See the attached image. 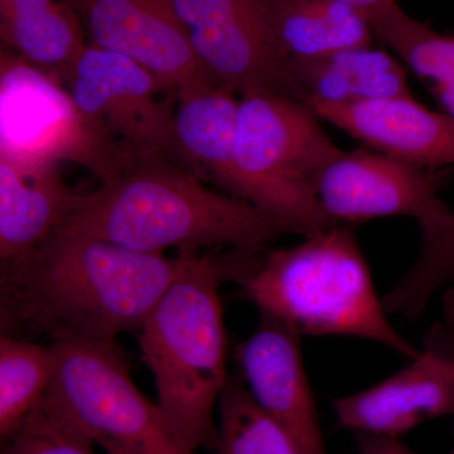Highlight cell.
I'll return each mask as SVG.
<instances>
[{
  "label": "cell",
  "instance_id": "1",
  "mask_svg": "<svg viewBox=\"0 0 454 454\" xmlns=\"http://www.w3.org/2000/svg\"><path fill=\"white\" fill-rule=\"evenodd\" d=\"M187 256L136 252L59 230L22 258L3 262L2 333L116 343L121 333H138Z\"/></svg>",
  "mask_w": 454,
  "mask_h": 454
},
{
  "label": "cell",
  "instance_id": "2",
  "mask_svg": "<svg viewBox=\"0 0 454 454\" xmlns=\"http://www.w3.org/2000/svg\"><path fill=\"white\" fill-rule=\"evenodd\" d=\"M61 230L128 249L162 254L262 253L286 234L249 202L206 186L166 160H142L95 192L83 195Z\"/></svg>",
  "mask_w": 454,
  "mask_h": 454
},
{
  "label": "cell",
  "instance_id": "3",
  "mask_svg": "<svg viewBox=\"0 0 454 454\" xmlns=\"http://www.w3.org/2000/svg\"><path fill=\"white\" fill-rule=\"evenodd\" d=\"M253 255L190 254L137 333L157 404L173 434L193 454L215 446V413L230 378L220 286L238 282Z\"/></svg>",
  "mask_w": 454,
  "mask_h": 454
},
{
  "label": "cell",
  "instance_id": "4",
  "mask_svg": "<svg viewBox=\"0 0 454 454\" xmlns=\"http://www.w3.org/2000/svg\"><path fill=\"white\" fill-rule=\"evenodd\" d=\"M238 283L260 315L291 325L301 336L356 337L404 357L419 354L391 325L349 225L337 223L294 247L260 253Z\"/></svg>",
  "mask_w": 454,
  "mask_h": 454
},
{
  "label": "cell",
  "instance_id": "5",
  "mask_svg": "<svg viewBox=\"0 0 454 454\" xmlns=\"http://www.w3.org/2000/svg\"><path fill=\"white\" fill-rule=\"evenodd\" d=\"M297 98L250 90L240 95L232 196L286 229L307 236L337 225L325 214L316 178L342 149Z\"/></svg>",
  "mask_w": 454,
  "mask_h": 454
},
{
  "label": "cell",
  "instance_id": "6",
  "mask_svg": "<svg viewBox=\"0 0 454 454\" xmlns=\"http://www.w3.org/2000/svg\"><path fill=\"white\" fill-rule=\"evenodd\" d=\"M49 395L106 454H193L143 395L116 343L59 340Z\"/></svg>",
  "mask_w": 454,
  "mask_h": 454
},
{
  "label": "cell",
  "instance_id": "7",
  "mask_svg": "<svg viewBox=\"0 0 454 454\" xmlns=\"http://www.w3.org/2000/svg\"><path fill=\"white\" fill-rule=\"evenodd\" d=\"M0 68V158L25 169L73 160L103 184L131 164L127 155L86 124L67 89L56 82V74L4 50Z\"/></svg>",
  "mask_w": 454,
  "mask_h": 454
},
{
  "label": "cell",
  "instance_id": "8",
  "mask_svg": "<svg viewBox=\"0 0 454 454\" xmlns=\"http://www.w3.org/2000/svg\"><path fill=\"white\" fill-rule=\"evenodd\" d=\"M61 80L86 124L131 162L184 167L173 127L176 98L138 62L88 42Z\"/></svg>",
  "mask_w": 454,
  "mask_h": 454
},
{
  "label": "cell",
  "instance_id": "9",
  "mask_svg": "<svg viewBox=\"0 0 454 454\" xmlns=\"http://www.w3.org/2000/svg\"><path fill=\"white\" fill-rule=\"evenodd\" d=\"M172 3L200 64L216 85L239 97L250 90H268L301 101L278 42L279 0Z\"/></svg>",
  "mask_w": 454,
  "mask_h": 454
},
{
  "label": "cell",
  "instance_id": "10",
  "mask_svg": "<svg viewBox=\"0 0 454 454\" xmlns=\"http://www.w3.org/2000/svg\"><path fill=\"white\" fill-rule=\"evenodd\" d=\"M446 173L420 168L370 148L340 151L316 178L325 214L351 225L387 216L413 217L423 234L454 223V212L438 196Z\"/></svg>",
  "mask_w": 454,
  "mask_h": 454
},
{
  "label": "cell",
  "instance_id": "11",
  "mask_svg": "<svg viewBox=\"0 0 454 454\" xmlns=\"http://www.w3.org/2000/svg\"><path fill=\"white\" fill-rule=\"evenodd\" d=\"M73 11L90 43L138 62L173 97L216 85L200 64L172 0H77Z\"/></svg>",
  "mask_w": 454,
  "mask_h": 454
},
{
  "label": "cell",
  "instance_id": "12",
  "mask_svg": "<svg viewBox=\"0 0 454 454\" xmlns=\"http://www.w3.org/2000/svg\"><path fill=\"white\" fill-rule=\"evenodd\" d=\"M337 422L355 434L400 435L442 417L454 419V348L434 331L411 364L365 390L333 402Z\"/></svg>",
  "mask_w": 454,
  "mask_h": 454
},
{
  "label": "cell",
  "instance_id": "13",
  "mask_svg": "<svg viewBox=\"0 0 454 454\" xmlns=\"http://www.w3.org/2000/svg\"><path fill=\"white\" fill-rule=\"evenodd\" d=\"M301 337L291 325L260 315L258 327L236 348V360L254 399L291 435L300 453L327 454Z\"/></svg>",
  "mask_w": 454,
  "mask_h": 454
},
{
  "label": "cell",
  "instance_id": "14",
  "mask_svg": "<svg viewBox=\"0 0 454 454\" xmlns=\"http://www.w3.org/2000/svg\"><path fill=\"white\" fill-rule=\"evenodd\" d=\"M309 106L319 119L379 153L420 168L454 166V122L413 97Z\"/></svg>",
  "mask_w": 454,
  "mask_h": 454
},
{
  "label": "cell",
  "instance_id": "15",
  "mask_svg": "<svg viewBox=\"0 0 454 454\" xmlns=\"http://www.w3.org/2000/svg\"><path fill=\"white\" fill-rule=\"evenodd\" d=\"M85 193L68 188L57 167L25 169L0 158V260L22 258L62 229Z\"/></svg>",
  "mask_w": 454,
  "mask_h": 454
},
{
  "label": "cell",
  "instance_id": "16",
  "mask_svg": "<svg viewBox=\"0 0 454 454\" xmlns=\"http://www.w3.org/2000/svg\"><path fill=\"white\" fill-rule=\"evenodd\" d=\"M239 107L238 94L208 85L176 95L173 118L179 162L203 181L214 179L231 196Z\"/></svg>",
  "mask_w": 454,
  "mask_h": 454
},
{
  "label": "cell",
  "instance_id": "17",
  "mask_svg": "<svg viewBox=\"0 0 454 454\" xmlns=\"http://www.w3.org/2000/svg\"><path fill=\"white\" fill-rule=\"evenodd\" d=\"M291 71L307 106L411 97L404 66L373 44L297 62Z\"/></svg>",
  "mask_w": 454,
  "mask_h": 454
},
{
  "label": "cell",
  "instance_id": "18",
  "mask_svg": "<svg viewBox=\"0 0 454 454\" xmlns=\"http://www.w3.org/2000/svg\"><path fill=\"white\" fill-rule=\"evenodd\" d=\"M0 35L18 56L59 80L89 42L64 0H0Z\"/></svg>",
  "mask_w": 454,
  "mask_h": 454
},
{
  "label": "cell",
  "instance_id": "19",
  "mask_svg": "<svg viewBox=\"0 0 454 454\" xmlns=\"http://www.w3.org/2000/svg\"><path fill=\"white\" fill-rule=\"evenodd\" d=\"M276 31L289 68L340 51L372 46L376 38L372 23L340 0H279Z\"/></svg>",
  "mask_w": 454,
  "mask_h": 454
},
{
  "label": "cell",
  "instance_id": "20",
  "mask_svg": "<svg viewBox=\"0 0 454 454\" xmlns=\"http://www.w3.org/2000/svg\"><path fill=\"white\" fill-rule=\"evenodd\" d=\"M376 38L427 86L454 122V35L439 33L396 4L372 25Z\"/></svg>",
  "mask_w": 454,
  "mask_h": 454
},
{
  "label": "cell",
  "instance_id": "21",
  "mask_svg": "<svg viewBox=\"0 0 454 454\" xmlns=\"http://www.w3.org/2000/svg\"><path fill=\"white\" fill-rule=\"evenodd\" d=\"M55 346L20 337L0 336V439L2 442L31 413L55 379Z\"/></svg>",
  "mask_w": 454,
  "mask_h": 454
},
{
  "label": "cell",
  "instance_id": "22",
  "mask_svg": "<svg viewBox=\"0 0 454 454\" xmlns=\"http://www.w3.org/2000/svg\"><path fill=\"white\" fill-rule=\"evenodd\" d=\"M217 413L214 454H301L291 435L256 403L241 376L230 375Z\"/></svg>",
  "mask_w": 454,
  "mask_h": 454
},
{
  "label": "cell",
  "instance_id": "23",
  "mask_svg": "<svg viewBox=\"0 0 454 454\" xmlns=\"http://www.w3.org/2000/svg\"><path fill=\"white\" fill-rule=\"evenodd\" d=\"M450 286H454V223L423 234L417 262L382 300L391 315L411 319L423 315L430 300Z\"/></svg>",
  "mask_w": 454,
  "mask_h": 454
},
{
  "label": "cell",
  "instance_id": "24",
  "mask_svg": "<svg viewBox=\"0 0 454 454\" xmlns=\"http://www.w3.org/2000/svg\"><path fill=\"white\" fill-rule=\"evenodd\" d=\"M95 447L47 393L2 442V454H97Z\"/></svg>",
  "mask_w": 454,
  "mask_h": 454
},
{
  "label": "cell",
  "instance_id": "25",
  "mask_svg": "<svg viewBox=\"0 0 454 454\" xmlns=\"http://www.w3.org/2000/svg\"><path fill=\"white\" fill-rule=\"evenodd\" d=\"M357 454H418L405 446L400 438L385 437V435L357 433ZM448 454H454V450Z\"/></svg>",
  "mask_w": 454,
  "mask_h": 454
},
{
  "label": "cell",
  "instance_id": "26",
  "mask_svg": "<svg viewBox=\"0 0 454 454\" xmlns=\"http://www.w3.org/2000/svg\"><path fill=\"white\" fill-rule=\"evenodd\" d=\"M360 12L372 25L397 4L396 0H340Z\"/></svg>",
  "mask_w": 454,
  "mask_h": 454
},
{
  "label": "cell",
  "instance_id": "27",
  "mask_svg": "<svg viewBox=\"0 0 454 454\" xmlns=\"http://www.w3.org/2000/svg\"><path fill=\"white\" fill-rule=\"evenodd\" d=\"M435 330L454 348V286L446 289V295H444V322L435 325Z\"/></svg>",
  "mask_w": 454,
  "mask_h": 454
},
{
  "label": "cell",
  "instance_id": "28",
  "mask_svg": "<svg viewBox=\"0 0 454 454\" xmlns=\"http://www.w3.org/2000/svg\"><path fill=\"white\" fill-rule=\"evenodd\" d=\"M64 2L66 3V4L68 5V7H70L71 9L74 8V5L76 4L77 3V0H64Z\"/></svg>",
  "mask_w": 454,
  "mask_h": 454
},
{
  "label": "cell",
  "instance_id": "29",
  "mask_svg": "<svg viewBox=\"0 0 454 454\" xmlns=\"http://www.w3.org/2000/svg\"><path fill=\"white\" fill-rule=\"evenodd\" d=\"M453 435H454V419H453Z\"/></svg>",
  "mask_w": 454,
  "mask_h": 454
}]
</instances>
